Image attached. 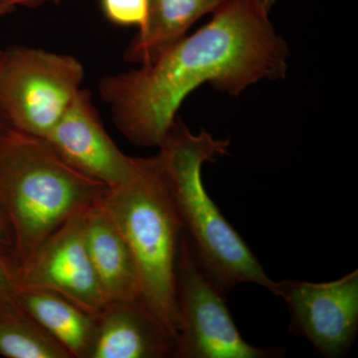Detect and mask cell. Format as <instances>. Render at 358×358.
Here are the masks:
<instances>
[{"instance_id":"6","label":"cell","mask_w":358,"mask_h":358,"mask_svg":"<svg viewBox=\"0 0 358 358\" xmlns=\"http://www.w3.org/2000/svg\"><path fill=\"white\" fill-rule=\"evenodd\" d=\"M180 329L176 358H280L284 348H256L237 329L226 296L207 277L193 255L185 233L178 261Z\"/></svg>"},{"instance_id":"19","label":"cell","mask_w":358,"mask_h":358,"mask_svg":"<svg viewBox=\"0 0 358 358\" xmlns=\"http://www.w3.org/2000/svg\"><path fill=\"white\" fill-rule=\"evenodd\" d=\"M7 128H9L8 124H7L3 115H2L1 110H0V131H3V129Z\"/></svg>"},{"instance_id":"21","label":"cell","mask_w":358,"mask_h":358,"mask_svg":"<svg viewBox=\"0 0 358 358\" xmlns=\"http://www.w3.org/2000/svg\"><path fill=\"white\" fill-rule=\"evenodd\" d=\"M4 50L0 48V69H1L2 62H3Z\"/></svg>"},{"instance_id":"11","label":"cell","mask_w":358,"mask_h":358,"mask_svg":"<svg viewBox=\"0 0 358 358\" xmlns=\"http://www.w3.org/2000/svg\"><path fill=\"white\" fill-rule=\"evenodd\" d=\"M101 200L84 213V240L90 259L108 300H141L134 257Z\"/></svg>"},{"instance_id":"15","label":"cell","mask_w":358,"mask_h":358,"mask_svg":"<svg viewBox=\"0 0 358 358\" xmlns=\"http://www.w3.org/2000/svg\"><path fill=\"white\" fill-rule=\"evenodd\" d=\"M105 17L117 26H136L138 30L147 22L148 0H100Z\"/></svg>"},{"instance_id":"1","label":"cell","mask_w":358,"mask_h":358,"mask_svg":"<svg viewBox=\"0 0 358 358\" xmlns=\"http://www.w3.org/2000/svg\"><path fill=\"white\" fill-rule=\"evenodd\" d=\"M289 50L262 0H222L210 21L138 69L107 75L99 92L120 133L141 148H159L192 92L209 84L238 96L288 70Z\"/></svg>"},{"instance_id":"2","label":"cell","mask_w":358,"mask_h":358,"mask_svg":"<svg viewBox=\"0 0 358 358\" xmlns=\"http://www.w3.org/2000/svg\"><path fill=\"white\" fill-rule=\"evenodd\" d=\"M108 188L73 169L44 138L11 128L0 131V206L13 229L18 267Z\"/></svg>"},{"instance_id":"9","label":"cell","mask_w":358,"mask_h":358,"mask_svg":"<svg viewBox=\"0 0 358 358\" xmlns=\"http://www.w3.org/2000/svg\"><path fill=\"white\" fill-rule=\"evenodd\" d=\"M44 140L73 169L109 188L133 176L136 159L112 140L88 90L81 89Z\"/></svg>"},{"instance_id":"5","label":"cell","mask_w":358,"mask_h":358,"mask_svg":"<svg viewBox=\"0 0 358 358\" xmlns=\"http://www.w3.org/2000/svg\"><path fill=\"white\" fill-rule=\"evenodd\" d=\"M84 77L73 56L26 46L4 50L0 110L9 128L45 138L81 91Z\"/></svg>"},{"instance_id":"16","label":"cell","mask_w":358,"mask_h":358,"mask_svg":"<svg viewBox=\"0 0 358 358\" xmlns=\"http://www.w3.org/2000/svg\"><path fill=\"white\" fill-rule=\"evenodd\" d=\"M6 257L0 256V320L22 313L6 265Z\"/></svg>"},{"instance_id":"10","label":"cell","mask_w":358,"mask_h":358,"mask_svg":"<svg viewBox=\"0 0 358 358\" xmlns=\"http://www.w3.org/2000/svg\"><path fill=\"white\" fill-rule=\"evenodd\" d=\"M176 338L141 300L110 301L98 313L90 358L173 357Z\"/></svg>"},{"instance_id":"3","label":"cell","mask_w":358,"mask_h":358,"mask_svg":"<svg viewBox=\"0 0 358 358\" xmlns=\"http://www.w3.org/2000/svg\"><path fill=\"white\" fill-rule=\"evenodd\" d=\"M229 145V141L216 140L205 131L192 134L178 117L159 155L183 233L207 277L225 294L242 284L258 285L272 293L275 282L205 189L202 166L227 154Z\"/></svg>"},{"instance_id":"18","label":"cell","mask_w":358,"mask_h":358,"mask_svg":"<svg viewBox=\"0 0 358 358\" xmlns=\"http://www.w3.org/2000/svg\"><path fill=\"white\" fill-rule=\"evenodd\" d=\"M59 0H0V17L15 10L18 7L36 8L46 4L58 3Z\"/></svg>"},{"instance_id":"12","label":"cell","mask_w":358,"mask_h":358,"mask_svg":"<svg viewBox=\"0 0 358 358\" xmlns=\"http://www.w3.org/2000/svg\"><path fill=\"white\" fill-rule=\"evenodd\" d=\"M16 299L20 308L57 339L72 358L91 357L98 313L50 289H16Z\"/></svg>"},{"instance_id":"20","label":"cell","mask_w":358,"mask_h":358,"mask_svg":"<svg viewBox=\"0 0 358 358\" xmlns=\"http://www.w3.org/2000/svg\"><path fill=\"white\" fill-rule=\"evenodd\" d=\"M275 1H277V0H262L264 6H266V8H267L268 11L274 6Z\"/></svg>"},{"instance_id":"4","label":"cell","mask_w":358,"mask_h":358,"mask_svg":"<svg viewBox=\"0 0 358 358\" xmlns=\"http://www.w3.org/2000/svg\"><path fill=\"white\" fill-rule=\"evenodd\" d=\"M101 203L131 250L141 303L178 338L176 271L183 227L159 155L136 159L131 178L108 188Z\"/></svg>"},{"instance_id":"8","label":"cell","mask_w":358,"mask_h":358,"mask_svg":"<svg viewBox=\"0 0 358 358\" xmlns=\"http://www.w3.org/2000/svg\"><path fill=\"white\" fill-rule=\"evenodd\" d=\"M84 213L75 216L53 233L24 266L7 258L14 289L56 292L99 313L110 301L101 286L84 240Z\"/></svg>"},{"instance_id":"17","label":"cell","mask_w":358,"mask_h":358,"mask_svg":"<svg viewBox=\"0 0 358 358\" xmlns=\"http://www.w3.org/2000/svg\"><path fill=\"white\" fill-rule=\"evenodd\" d=\"M14 253H15V241H14L13 229L0 206V256L13 258L14 260Z\"/></svg>"},{"instance_id":"14","label":"cell","mask_w":358,"mask_h":358,"mask_svg":"<svg viewBox=\"0 0 358 358\" xmlns=\"http://www.w3.org/2000/svg\"><path fill=\"white\" fill-rule=\"evenodd\" d=\"M0 355L7 358H72L64 346L24 310L0 320Z\"/></svg>"},{"instance_id":"13","label":"cell","mask_w":358,"mask_h":358,"mask_svg":"<svg viewBox=\"0 0 358 358\" xmlns=\"http://www.w3.org/2000/svg\"><path fill=\"white\" fill-rule=\"evenodd\" d=\"M222 0H148L147 22L131 42L124 59L145 65L185 36L195 22Z\"/></svg>"},{"instance_id":"7","label":"cell","mask_w":358,"mask_h":358,"mask_svg":"<svg viewBox=\"0 0 358 358\" xmlns=\"http://www.w3.org/2000/svg\"><path fill=\"white\" fill-rule=\"evenodd\" d=\"M273 294L289 313V329L327 358L345 357L358 331V270L327 282L282 280Z\"/></svg>"}]
</instances>
